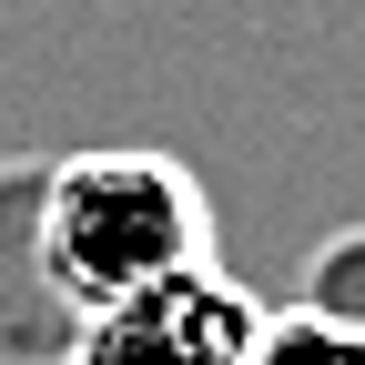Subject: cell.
I'll return each mask as SVG.
<instances>
[{
	"label": "cell",
	"mask_w": 365,
	"mask_h": 365,
	"mask_svg": "<svg viewBox=\"0 0 365 365\" xmlns=\"http://www.w3.org/2000/svg\"><path fill=\"white\" fill-rule=\"evenodd\" d=\"M254 365H365V325L314 314V304H284V314H264Z\"/></svg>",
	"instance_id": "3"
},
{
	"label": "cell",
	"mask_w": 365,
	"mask_h": 365,
	"mask_svg": "<svg viewBox=\"0 0 365 365\" xmlns=\"http://www.w3.org/2000/svg\"><path fill=\"white\" fill-rule=\"evenodd\" d=\"M254 335H264L254 284L203 264V274H173L153 294H122L102 314H81L61 365H254Z\"/></svg>",
	"instance_id": "2"
},
{
	"label": "cell",
	"mask_w": 365,
	"mask_h": 365,
	"mask_svg": "<svg viewBox=\"0 0 365 365\" xmlns=\"http://www.w3.org/2000/svg\"><path fill=\"white\" fill-rule=\"evenodd\" d=\"M314 314H345V325H365V234H335L325 264H314V284H304Z\"/></svg>",
	"instance_id": "4"
},
{
	"label": "cell",
	"mask_w": 365,
	"mask_h": 365,
	"mask_svg": "<svg viewBox=\"0 0 365 365\" xmlns=\"http://www.w3.org/2000/svg\"><path fill=\"white\" fill-rule=\"evenodd\" d=\"M31 254H41V284L61 294V314L81 325L122 294L223 264V234H213V193L173 153H71V163H41Z\"/></svg>",
	"instance_id": "1"
}]
</instances>
